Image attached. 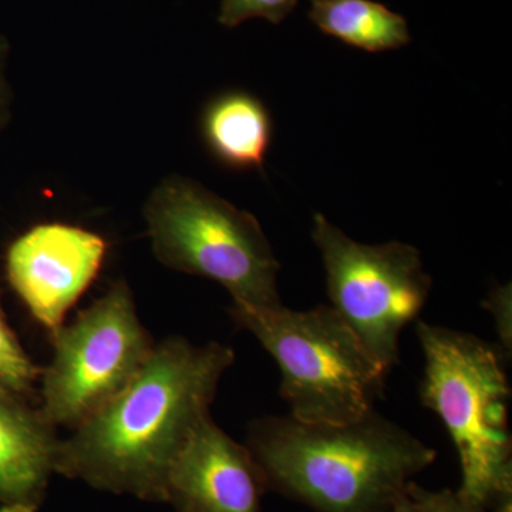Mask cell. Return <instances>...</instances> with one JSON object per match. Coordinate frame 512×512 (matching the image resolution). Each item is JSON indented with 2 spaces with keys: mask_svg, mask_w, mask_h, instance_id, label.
Masks as SVG:
<instances>
[{
  "mask_svg": "<svg viewBox=\"0 0 512 512\" xmlns=\"http://www.w3.org/2000/svg\"><path fill=\"white\" fill-rule=\"evenodd\" d=\"M235 353L218 342L171 336L156 343L137 375L72 436L60 440L56 474L94 490L167 504L171 467L211 416Z\"/></svg>",
  "mask_w": 512,
  "mask_h": 512,
  "instance_id": "cell-1",
  "label": "cell"
},
{
  "mask_svg": "<svg viewBox=\"0 0 512 512\" xmlns=\"http://www.w3.org/2000/svg\"><path fill=\"white\" fill-rule=\"evenodd\" d=\"M247 446L268 490L315 512H390L437 458L376 409L339 424L264 417Z\"/></svg>",
  "mask_w": 512,
  "mask_h": 512,
  "instance_id": "cell-2",
  "label": "cell"
},
{
  "mask_svg": "<svg viewBox=\"0 0 512 512\" xmlns=\"http://www.w3.org/2000/svg\"><path fill=\"white\" fill-rule=\"evenodd\" d=\"M424 356L421 403L446 427L460 460L457 494L480 510L512 500L507 357L471 333L417 320Z\"/></svg>",
  "mask_w": 512,
  "mask_h": 512,
  "instance_id": "cell-3",
  "label": "cell"
},
{
  "mask_svg": "<svg viewBox=\"0 0 512 512\" xmlns=\"http://www.w3.org/2000/svg\"><path fill=\"white\" fill-rule=\"evenodd\" d=\"M229 315L274 357L289 416L311 423H348L372 412L383 396L389 373L332 306L301 312L232 303Z\"/></svg>",
  "mask_w": 512,
  "mask_h": 512,
  "instance_id": "cell-4",
  "label": "cell"
},
{
  "mask_svg": "<svg viewBox=\"0 0 512 512\" xmlns=\"http://www.w3.org/2000/svg\"><path fill=\"white\" fill-rule=\"evenodd\" d=\"M144 217L154 255L167 268L218 282L238 305L284 306L281 265L254 215L195 181L171 175L151 192Z\"/></svg>",
  "mask_w": 512,
  "mask_h": 512,
  "instance_id": "cell-5",
  "label": "cell"
},
{
  "mask_svg": "<svg viewBox=\"0 0 512 512\" xmlns=\"http://www.w3.org/2000/svg\"><path fill=\"white\" fill-rule=\"evenodd\" d=\"M312 238L322 254L332 308L387 373L400 362V335L419 320L431 289L419 249L353 241L323 215Z\"/></svg>",
  "mask_w": 512,
  "mask_h": 512,
  "instance_id": "cell-6",
  "label": "cell"
},
{
  "mask_svg": "<svg viewBox=\"0 0 512 512\" xmlns=\"http://www.w3.org/2000/svg\"><path fill=\"white\" fill-rule=\"evenodd\" d=\"M40 413L53 427L77 429L131 382L156 342L137 315L130 286L114 282L53 335Z\"/></svg>",
  "mask_w": 512,
  "mask_h": 512,
  "instance_id": "cell-7",
  "label": "cell"
},
{
  "mask_svg": "<svg viewBox=\"0 0 512 512\" xmlns=\"http://www.w3.org/2000/svg\"><path fill=\"white\" fill-rule=\"evenodd\" d=\"M106 254L107 242L100 235L50 222L12 242L6 274L37 322L55 335L66 313L99 275Z\"/></svg>",
  "mask_w": 512,
  "mask_h": 512,
  "instance_id": "cell-8",
  "label": "cell"
},
{
  "mask_svg": "<svg viewBox=\"0 0 512 512\" xmlns=\"http://www.w3.org/2000/svg\"><path fill=\"white\" fill-rule=\"evenodd\" d=\"M266 491L247 444L229 437L210 416L171 467L167 504L177 512H261Z\"/></svg>",
  "mask_w": 512,
  "mask_h": 512,
  "instance_id": "cell-9",
  "label": "cell"
},
{
  "mask_svg": "<svg viewBox=\"0 0 512 512\" xmlns=\"http://www.w3.org/2000/svg\"><path fill=\"white\" fill-rule=\"evenodd\" d=\"M56 427L0 392V512H37L56 474Z\"/></svg>",
  "mask_w": 512,
  "mask_h": 512,
  "instance_id": "cell-10",
  "label": "cell"
},
{
  "mask_svg": "<svg viewBox=\"0 0 512 512\" xmlns=\"http://www.w3.org/2000/svg\"><path fill=\"white\" fill-rule=\"evenodd\" d=\"M272 131L265 104L242 90L218 94L202 111V140L211 156L231 170H264Z\"/></svg>",
  "mask_w": 512,
  "mask_h": 512,
  "instance_id": "cell-11",
  "label": "cell"
},
{
  "mask_svg": "<svg viewBox=\"0 0 512 512\" xmlns=\"http://www.w3.org/2000/svg\"><path fill=\"white\" fill-rule=\"evenodd\" d=\"M309 19L325 35L370 53L409 45L406 18L375 0H311Z\"/></svg>",
  "mask_w": 512,
  "mask_h": 512,
  "instance_id": "cell-12",
  "label": "cell"
},
{
  "mask_svg": "<svg viewBox=\"0 0 512 512\" xmlns=\"http://www.w3.org/2000/svg\"><path fill=\"white\" fill-rule=\"evenodd\" d=\"M39 369L13 335L0 308V392L25 396L35 387Z\"/></svg>",
  "mask_w": 512,
  "mask_h": 512,
  "instance_id": "cell-13",
  "label": "cell"
},
{
  "mask_svg": "<svg viewBox=\"0 0 512 512\" xmlns=\"http://www.w3.org/2000/svg\"><path fill=\"white\" fill-rule=\"evenodd\" d=\"M299 0H222L218 20L225 28H237L249 19H265L279 25L293 12Z\"/></svg>",
  "mask_w": 512,
  "mask_h": 512,
  "instance_id": "cell-14",
  "label": "cell"
},
{
  "mask_svg": "<svg viewBox=\"0 0 512 512\" xmlns=\"http://www.w3.org/2000/svg\"><path fill=\"white\" fill-rule=\"evenodd\" d=\"M483 306L491 313L504 356L510 359L512 353V288L511 284L497 286L485 299Z\"/></svg>",
  "mask_w": 512,
  "mask_h": 512,
  "instance_id": "cell-15",
  "label": "cell"
},
{
  "mask_svg": "<svg viewBox=\"0 0 512 512\" xmlns=\"http://www.w3.org/2000/svg\"><path fill=\"white\" fill-rule=\"evenodd\" d=\"M407 491L423 505L426 512H488L468 504L457 491H430L416 484V481L409 484Z\"/></svg>",
  "mask_w": 512,
  "mask_h": 512,
  "instance_id": "cell-16",
  "label": "cell"
},
{
  "mask_svg": "<svg viewBox=\"0 0 512 512\" xmlns=\"http://www.w3.org/2000/svg\"><path fill=\"white\" fill-rule=\"evenodd\" d=\"M9 53L10 45L8 39L0 35V137H2L3 131H5L10 119H12L13 92L8 76H6Z\"/></svg>",
  "mask_w": 512,
  "mask_h": 512,
  "instance_id": "cell-17",
  "label": "cell"
},
{
  "mask_svg": "<svg viewBox=\"0 0 512 512\" xmlns=\"http://www.w3.org/2000/svg\"><path fill=\"white\" fill-rule=\"evenodd\" d=\"M390 512H426L424 511L423 505L413 497L412 494L407 491L406 494L394 504V507Z\"/></svg>",
  "mask_w": 512,
  "mask_h": 512,
  "instance_id": "cell-18",
  "label": "cell"
}]
</instances>
